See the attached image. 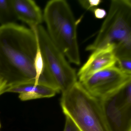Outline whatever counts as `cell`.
Listing matches in <instances>:
<instances>
[{
	"label": "cell",
	"instance_id": "8992f818",
	"mask_svg": "<svg viewBox=\"0 0 131 131\" xmlns=\"http://www.w3.org/2000/svg\"><path fill=\"white\" fill-rule=\"evenodd\" d=\"M99 99L110 131H131V80Z\"/></svg>",
	"mask_w": 131,
	"mask_h": 131
},
{
	"label": "cell",
	"instance_id": "ba28073f",
	"mask_svg": "<svg viewBox=\"0 0 131 131\" xmlns=\"http://www.w3.org/2000/svg\"><path fill=\"white\" fill-rule=\"evenodd\" d=\"M116 58L114 47L109 46L93 51L85 63L80 69L77 74L80 82L93 74L106 68L115 66Z\"/></svg>",
	"mask_w": 131,
	"mask_h": 131
},
{
	"label": "cell",
	"instance_id": "8fae6325",
	"mask_svg": "<svg viewBox=\"0 0 131 131\" xmlns=\"http://www.w3.org/2000/svg\"><path fill=\"white\" fill-rule=\"evenodd\" d=\"M17 20L12 0H0V24L1 26L15 23Z\"/></svg>",
	"mask_w": 131,
	"mask_h": 131
},
{
	"label": "cell",
	"instance_id": "7a4b0ae2",
	"mask_svg": "<svg viewBox=\"0 0 131 131\" xmlns=\"http://www.w3.org/2000/svg\"><path fill=\"white\" fill-rule=\"evenodd\" d=\"M114 47L116 59L131 57V1L112 0L94 42L86 50Z\"/></svg>",
	"mask_w": 131,
	"mask_h": 131
},
{
	"label": "cell",
	"instance_id": "5bb4252c",
	"mask_svg": "<svg viewBox=\"0 0 131 131\" xmlns=\"http://www.w3.org/2000/svg\"><path fill=\"white\" fill-rule=\"evenodd\" d=\"M66 116V123L63 131H80L73 121L69 116Z\"/></svg>",
	"mask_w": 131,
	"mask_h": 131
},
{
	"label": "cell",
	"instance_id": "e0dca14e",
	"mask_svg": "<svg viewBox=\"0 0 131 131\" xmlns=\"http://www.w3.org/2000/svg\"><path fill=\"white\" fill-rule=\"evenodd\" d=\"M1 122H0V128H1Z\"/></svg>",
	"mask_w": 131,
	"mask_h": 131
},
{
	"label": "cell",
	"instance_id": "6da1fadb",
	"mask_svg": "<svg viewBox=\"0 0 131 131\" xmlns=\"http://www.w3.org/2000/svg\"><path fill=\"white\" fill-rule=\"evenodd\" d=\"M37 48L34 30L16 23L0 26V80L6 89L36 83Z\"/></svg>",
	"mask_w": 131,
	"mask_h": 131
},
{
	"label": "cell",
	"instance_id": "5b68a950",
	"mask_svg": "<svg viewBox=\"0 0 131 131\" xmlns=\"http://www.w3.org/2000/svg\"><path fill=\"white\" fill-rule=\"evenodd\" d=\"M47 69L62 94L66 92L77 82V75L62 52L52 42L41 25L33 29Z\"/></svg>",
	"mask_w": 131,
	"mask_h": 131
},
{
	"label": "cell",
	"instance_id": "4fadbf2b",
	"mask_svg": "<svg viewBox=\"0 0 131 131\" xmlns=\"http://www.w3.org/2000/svg\"><path fill=\"white\" fill-rule=\"evenodd\" d=\"M79 3L81 6L86 10L93 12L102 2L101 0H79Z\"/></svg>",
	"mask_w": 131,
	"mask_h": 131
},
{
	"label": "cell",
	"instance_id": "277c9868",
	"mask_svg": "<svg viewBox=\"0 0 131 131\" xmlns=\"http://www.w3.org/2000/svg\"><path fill=\"white\" fill-rule=\"evenodd\" d=\"M60 105L66 116L73 121L80 131H110L99 99L89 93L79 82L62 94Z\"/></svg>",
	"mask_w": 131,
	"mask_h": 131
},
{
	"label": "cell",
	"instance_id": "30bf717a",
	"mask_svg": "<svg viewBox=\"0 0 131 131\" xmlns=\"http://www.w3.org/2000/svg\"><path fill=\"white\" fill-rule=\"evenodd\" d=\"M7 92L19 94V99L23 101L41 98H50L55 96L59 92L49 86L42 84L26 83L11 87Z\"/></svg>",
	"mask_w": 131,
	"mask_h": 131
},
{
	"label": "cell",
	"instance_id": "9c48e42d",
	"mask_svg": "<svg viewBox=\"0 0 131 131\" xmlns=\"http://www.w3.org/2000/svg\"><path fill=\"white\" fill-rule=\"evenodd\" d=\"M13 7L17 19L28 24L33 29L42 23L43 16L40 8L32 0H12Z\"/></svg>",
	"mask_w": 131,
	"mask_h": 131
},
{
	"label": "cell",
	"instance_id": "9a60e30c",
	"mask_svg": "<svg viewBox=\"0 0 131 131\" xmlns=\"http://www.w3.org/2000/svg\"><path fill=\"white\" fill-rule=\"evenodd\" d=\"M96 18L98 19H102L106 16V11L104 9L97 8L93 12Z\"/></svg>",
	"mask_w": 131,
	"mask_h": 131
},
{
	"label": "cell",
	"instance_id": "2e32d148",
	"mask_svg": "<svg viewBox=\"0 0 131 131\" xmlns=\"http://www.w3.org/2000/svg\"><path fill=\"white\" fill-rule=\"evenodd\" d=\"M6 93V89L2 82L0 80V95Z\"/></svg>",
	"mask_w": 131,
	"mask_h": 131
},
{
	"label": "cell",
	"instance_id": "7c38bea8",
	"mask_svg": "<svg viewBox=\"0 0 131 131\" xmlns=\"http://www.w3.org/2000/svg\"><path fill=\"white\" fill-rule=\"evenodd\" d=\"M117 67L124 73L131 75V57H123L116 59Z\"/></svg>",
	"mask_w": 131,
	"mask_h": 131
},
{
	"label": "cell",
	"instance_id": "3957f363",
	"mask_svg": "<svg viewBox=\"0 0 131 131\" xmlns=\"http://www.w3.org/2000/svg\"><path fill=\"white\" fill-rule=\"evenodd\" d=\"M47 33L53 43L69 62L81 63L77 36V22L67 1L51 0L46 5L43 14Z\"/></svg>",
	"mask_w": 131,
	"mask_h": 131
},
{
	"label": "cell",
	"instance_id": "52a82bcc",
	"mask_svg": "<svg viewBox=\"0 0 131 131\" xmlns=\"http://www.w3.org/2000/svg\"><path fill=\"white\" fill-rule=\"evenodd\" d=\"M130 80L131 75L123 72L115 66L96 72L80 83L90 95L100 99Z\"/></svg>",
	"mask_w": 131,
	"mask_h": 131
}]
</instances>
